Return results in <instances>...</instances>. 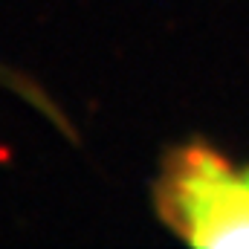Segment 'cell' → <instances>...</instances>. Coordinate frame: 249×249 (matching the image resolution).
I'll return each mask as SVG.
<instances>
[{"instance_id":"1","label":"cell","mask_w":249,"mask_h":249,"mask_svg":"<svg viewBox=\"0 0 249 249\" xmlns=\"http://www.w3.org/2000/svg\"><path fill=\"white\" fill-rule=\"evenodd\" d=\"M165 223L197 247H249V168L200 145L177 151L157 188Z\"/></svg>"}]
</instances>
